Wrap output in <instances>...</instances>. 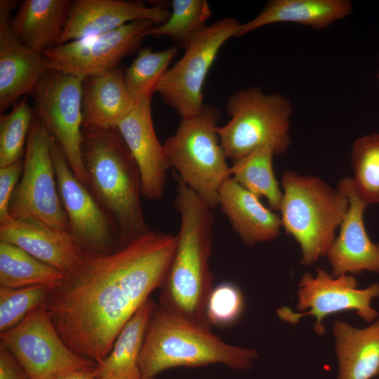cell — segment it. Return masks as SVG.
Instances as JSON below:
<instances>
[{"label":"cell","mask_w":379,"mask_h":379,"mask_svg":"<svg viewBox=\"0 0 379 379\" xmlns=\"http://www.w3.org/2000/svg\"><path fill=\"white\" fill-rule=\"evenodd\" d=\"M96 379H142V377L128 374L113 373L108 374Z\"/></svg>","instance_id":"obj_37"},{"label":"cell","mask_w":379,"mask_h":379,"mask_svg":"<svg viewBox=\"0 0 379 379\" xmlns=\"http://www.w3.org/2000/svg\"><path fill=\"white\" fill-rule=\"evenodd\" d=\"M240 23L227 17L204 26L184 48L182 56L166 72L157 88L163 101L181 118L199 114L203 109V86L218 51L236 37Z\"/></svg>","instance_id":"obj_8"},{"label":"cell","mask_w":379,"mask_h":379,"mask_svg":"<svg viewBox=\"0 0 379 379\" xmlns=\"http://www.w3.org/2000/svg\"><path fill=\"white\" fill-rule=\"evenodd\" d=\"M83 128H117L136 102L116 67L82 81Z\"/></svg>","instance_id":"obj_21"},{"label":"cell","mask_w":379,"mask_h":379,"mask_svg":"<svg viewBox=\"0 0 379 379\" xmlns=\"http://www.w3.org/2000/svg\"><path fill=\"white\" fill-rule=\"evenodd\" d=\"M174 178L176 194L173 206L179 213L180 227L175 251L160 288L159 305L209 324L206 306L213 288L209 261L215 215L213 209L175 173Z\"/></svg>","instance_id":"obj_2"},{"label":"cell","mask_w":379,"mask_h":379,"mask_svg":"<svg viewBox=\"0 0 379 379\" xmlns=\"http://www.w3.org/2000/svg\"><path fill=\"white\" fill-rule=\"evenodd\" d=\"M0 241L20 247L65 274L73 271L87 254L70 232L32 218H9L0 223Z\"/></svg>","instance_id":"obj_19"},{"label":"cell","mask_w":379,"mask_h":379,"mask_svg":"<svg viewBox=\"0 0 379 379\" xmlns=\"http://www.w3.org/2000/svg\"><path fill=\"white\" fill-rule=\"evenodd\" d=\"M142 379H145V378H142ZM150 379H156V378H150Z\"/></svg>","instance_id":"obj_39"},{"label":"cell","mask_w":379,"mask_h":379,"mask_svg":"<svg viewBox=\"0 0 379 379\" xmlns=\"http://www.w3.org/2000/svg\"><path fill=\"white\" fill-rule=\"evenodd\" d=\"M0 379H29L13 354L0 344Z\"/></svg>","instance_id":"obj_35"},{"label":"cell","mask_w":379,"mask_h":379,"mask_svg":"<svg viewBox=\"0 0 379 379\" xmlns=\"http://www.w3.org/2000/svg\"><path fill=\"white\" fill-rule=\"evenodd\" d=\"M279 211L282 227L299 244L300 263L311 265L327 255L348 211L347 197L321 178L285 171Z\"/></svg>","instance_id":"obj_5"},{"label":"cell","mask_w":379,"mask_h":379,"mask_svg":"<svg viewBox=\"0 0 379 379\" xmlns=\"http://www.w3.org/2000/svg\"><path fill=\"white\" fill-rule=\"evenodd\" d=\"M51 288L36 285L18 288L0 287V331L11 328L36 307L45 304Z\"/></svg>","instance_id":"obj_32"},{"label":"cell","mask_w":379,"mask_h":379,"mask_svg":"<svg viewBox=\"0 0 379 379\" xmlns=\"http://www.w3.org/2000/svg\"><path fill=\"white\" fill-rule=\"evenodd\" d=\"M51 152L59 194L73 238L87 254H105L121 248L108 215L88 187L75 176L55 139Z\"/></svg>","instance_id":"obj_14"},{"label":"cell","mask_w":379,"mask_h":379,"mask_svg":"<svg viewBox=\"0 0 379 379\" xmlns=\"http://www.w3.org/2000/svg\"><path fill=\"white\" fill-rule=\"evenodd\" d=\"M93 368L91 370L79 371L71 373L57 379H95L93 373Z\"/></svg>","instance_id":"obj_36"},{"label":"cell","mask_w":379,"mask_h":379,"mask_svg":"<svg viewBox=\"0 0 379 379\" xmlns=\"http://www.w3.org/2000/svg\"><path fill=\"white\" fill-rule=\"evenodd\" d=\"M230 120L216 127L220 144L232 161L270 147L275 155L284 153L291 143V100L279 93H265L258 86L240 89L227 99Z\"/></svg>","instance_id":"obj_7"},{"label":"cell","mask_w":379,"mask_h":379,"mask_svg":"<svg viewBox=\"0 0 379 379\" xmlns=\"http://www.w3.org/2000/svg\"><path fill=\"white\" fill-rule=\"evenodd\" d=\"M338 361L337 379H371L379 373V319L357 328L337 321L333 325Z\"/></svg>","instance_id":"obj_24"},{"label":"cell","mask_w":379,"mask_h":379,"mask_svg":"<svg viewBox=\"0 0 379 379\" xmlns=\"http://www.w3.org/2000/svg\"><path fill=\"white\" fill-rule=\"evenodd\" d=\"M65 277V273L20 247L0 241V287L18 288L41 285L52 288Z\"/></svg>","instance_id":"obj_26"},{"label":"cell","mask_w":379,"mask_h":379,"mask_svg":"<svg viewBox=\"0 0 379 379\" xmlns=\"http://www.w3.org/2000/svg\"><path fill=\"white\" fill-rule=\"evenodd\" d=\"M275 155L270 147L258 148L232 161L231 177L241 187L258 197H263L273 211H279L283 191L274 173L272 160Z\"/></svg>","instance_id":"obj_27"},{"label":"cell","mask_w":379,"mask_h":379,"mask_svg":"<svg viewBox=\"0 0 379 379\" xmlns=\"http://www.w3.org/2000/svg\"><path fill=\"white\" fill-rule=\"evenodd\" d=\"M53 140L35 115L27 140L22 173L10 201L8 215L12 219L35 218L69 232L53 162Z\"/></svg>","instance_id":"obj_9"},{"label":"cell","mask_w":379,"mask_h":379,"mask_svg":"<svg viewBox=\"0 0 379 379\" xmlns=\"http://www.w3.org/2000/svg\"><path fill=\"white\" fill-rule=\"evenodd\" d=\"M82 81L77 76L50 70L32 95L35 115L61 148L75 176L88 187L81 153Z\"/></svg>","instance_id":"obj_11"},{"label":"cell","mask_w":379,"mask_h":379,"mask_svg":"<svg viewBox=\"0 0 379 379\" xmlns=\"http://www.w3.org/2000/svg\"><path fill=\"white\" fill-rule=\"evenodd\" d=\"M155 25L149 20L133 21L103 34L56 46L42 55L49 70L84 79L117 67L124 58L138 51Z\"/></svg>","instance_id":"obj_12"},{"label":"cell","mask_w":379,"mask_h":379,"mask_svg":"<svg viewBox=\"0 0 379 379\" xmlns=\"http://www.w3.org/2000/svg\"><path fill=\"white\" fill-rule=\"evenodd\" d=\"M176 245V234L151 230L113 252L86 254L44 304L65 344L96 364L105 360L124 325L162 286Z\"/></svg>","instance_id":"obj_1"},{"label":"cell","mask_w":379,"mask_h":379,"mask_svg":"<svg viewBox=\"0 0 379 379\" xmlns=\"http://www.w3.org/2000/svg\"><path fill=\"white\" fill-rule=\"evenodd\" d=\"M295 313L288 307L277 310V315L282 320L295 324L298 319L306 315L316 318V331L322 333V320L340 312L355 311L365 321L371 322L378 316V312L371 306L374 298L379 297V283H373L366 288H357L354 275L345 274L334 277L327 271L317 268L315 276L310 273L302 275L298 284Z\"/></svg>","instance_id":"obj_13"},{"label":"cell","mask_w":379,"mask_h":379,"mask_svg":"<svg viewBox=\"0 0 379 379\" xmlns=\"http://www.w3.org/2000/svg\"><path fill=\"white\" fill-rule=\"evenodd\" d=\"M338 187L347 197L350 206L326 255L331 274L338 277L363 271L379 273V244L371 240L364 221L367 205L357 195L351 177L342 178Z\"/></svg>","instance_id":"obj_18"},{"label":"cell","mask_w":379,"mask_h":379,"mask_svg":"<svg viewBox=\"0 0 379 379\" xmlns=\"http://www.w3.org/2000/svg\"><path fill=\"white\" fill-rule=\"evenodd\" d=\"M350 156L357 195L367 206L379 203V132L358 138Z\"/></svg>","instance_id":"obj_29"},{"label":"cell","mask_w":379,"mask_h":379,"mask_svg":"<svg viewBox=\"0 0 379 379\" xmlns=\"http://www.w3.org/2000/svg\"><path fill=\"white\" fill-rule=\"evenodd\" d=\"M258 352L225 343L211 326L157 305L151 318L138 364L142 378H155L175 367L224 364L248 371Z\"/></svg>","instance_id":"obj_4"},{"label":"cell","mask_w":379,"mask_h":379,"mask_svg":"<svg viewBox=\"0 0 379 379\" xmlns=\"http://www.w3.org/2000/svg\"><path fill=\"white\" fill-rule=\"evenodd\" d=\"M88 189L108 215L122 247L152 230L140 197V171L117 128H82Z\"/></svg>","instance_id":"obj_3"},{"label":"cell","mask_w":379,"mask_h":379,"mask_svg":"<svg viewBox=\"0 0 379 379\" xmlns=\"http://www.w3.org/2000/svg\"><path fill=\"white\" fill-rule=\"evenodd\" d=\"M171 11L160 5L140 1L77 0L72 2L59 44L112 32L129 22L149 20L165 22Z\"/></svg>","instance_id":"obj_17"},{"label":"cell","mask_w":379,"mask_h":379,"mask_svg":"<svg viewBox=\"0 0 379 379\" xmlns=\"http://www.w3.org/2000/svg\"><path fill=\"white\" fill-rule=\"evenodd\" d=\"M377 79H378V83H379V72H378V74H377Z\"/></svg>","instance_id":"obj_38"},{"label":"cell","mask_w":379,"mask_h":379,"mask_svg":"<svg viewBox=\"0 0 379 379\" xmlns=\"http://www.w3.org/2000/svg\"><path fill=\"white\" fill-rule=\"evenodd\" d=\"M35 117L27 97L18 100L12 109L0 116V167L22 159L29 132Z\"/></svg>","instance_id":"obj_31"},{"label":"cell","mask_w":379,"mask_h":379,"mask_svg":"<svg viewBox=\"0 0 379 379\" xmlns=\"http://www.w3.org/2000/svg\"><path fill=\"white\" fill-rule=\"evenodd\" d=\"M1 343L16 358L29 379H57L96 363L73 352L55 328L45 305L17 325L1 332Z\"/></svg>","instance_id":"obj_10"},{"label":"cell","mask_w":379,"mask_h":379,"mask_svg":"<svg viewBox=\"0 0 379 379\" xmlns=\"http://www.w3.org/2000/svg\"><path fill=\"white\" fill-rule=\"evenodd\" d=\"M72 2L25 0L12 19V29L24 44L42 54L58 46Z\"/></svg>","instance_id":"obj_23"},{"label":"cell","mask_w":379,"mask_h":379,"mask_svg":"<svg viewBox=\"0 0 379 379\" xmlns=\"http://www.w3.org/2000/svg\"><path fill=\"white\" fill-rule=\"evenodd\" d=\"M22 170L23 159L0 167V223L10 218L9 203L20 179Z\"/></svg>","instance_id":"obj_34"},{"label":"cell","mask_w":379,"mask_h":379,"mask_svg":"<svg viewBox=\"0 0 379 379\" xmlns=\"http://www.w3.org/2000/svg\"><path fill=\"white\" fill-rule=\"evenodd\" d=\"M219 110L212 104L181 118L164 146L176 175L211 209L218 206L219 190L231 177L227 155L216 131Z\"/></svg>","instance_id":"obj_6"},{"label":"cell","mask_w":379,"mask_h":379,"mask_svg":"<svg viewBox=\"0 0 379 379\" xmlns=\"http://www.w3.org/2000/svg\"><path fill=\"white\" fill-rule=\"evenodd\" d=\"M13 1H0V112L33 91L50 71L42 54L24 44L11 26Z\"/></svg>","instance_id":"obj_16"},{"label":"cell","mask_w":379,"mask_h":379,"mask_svg":"<svg viewBox=\"0 0 379 379\" xmlns=\"http://www.w3.org/2000/svg\"><path fill=\"white\" fill-rule=\"evenodd\" d=\"M156 306L149 298L127 321L107 357L94 367L95 379L113 373L142 377L138 359Z\"/></svg>","instance_id":"obj_25"},{"label":"cell","mask_w":379,"mask_h":379,"mask_svg":"<svg viewBox=\"0 0 379 379\" xmlns=\"http://www.w3.org/2000/svg\"><path fill=\"white\" fill-rule=\"evenodd\" d=\"M244 300L239 288L223 282L213 288L206 306V317L212 326H224L234 323L242 314Z\"/></svg>","instance_id":"obj_33"},{"label":"cell","mask_w":379,"mask_h":379,"mask_svg":"<svg viewBox=\"0 0 379 379\" xmlns=\"http://www.w3.org/2000/svg\"><path fill=\"white\" fill-rule=\"evenodd\" d=\"M218 206L246 246L272 241L280 234L281 218L232 177L219 190Z\"/></svg>","instance_id":"obj_20"},{"label":"cell","mask_w":379,"mask_h":379,"mask_svg":"<svg viewBox=\"0 0 379 379\" xmlns=\"http://www.w3.org/2000/svg\"><path fill=\"white\" fill-rule=\"evenodd\" d=\"M353 11L348 0H270L253 19L242 23L236 37L265 25L291 22L324 29Z\"/></svg>","instance_id":"obj_22"},{"label":"cell","mask_w":379,"mask_h":379,"mask_svg":"<svg viewBox=\"0 0 379 379\" xmlns=\"http://www.w3.org/2000/svg\"><path fill=\"white\" fill-rule=\"evenodd\" d=\"M178 52L177 44L159 51H154L149 47L138 51V55L124 72L126 88L135 102L142 98L152 97L160 79Z\"/></svg>","instance_id":"obj_28"},{"label":"cell","mask_w":379,"mask_h":379,"mask_svg":"<svg viewBox=\"0 0 379 379\" xmlns=\"http://www.w3.org/2000/svg\"><path fill=\"white\" fill-rule=\"evenodd\" d=\"M171 7L168 20L155 25L149 36H168L184 48L193 35L206 25L211 10L206 0H173Z\"/></svg>","instance_id":"obj_30"},{"label":"cell","mask_w":379,"mask_h":379,"mask_svg":"<svg viewBox=\"0 0 379 379\" xmlns=\"http://www.w3.org/2000/svg\"><path fill=\"white\" fill-rule=\"evenodd\" d=\"M151 100L152 97H145L136 101L117 128L138 166L142 197L159 201L171 166L154 128Z\"/></svg>","instance_id":"obj_15"}]
</instances>
